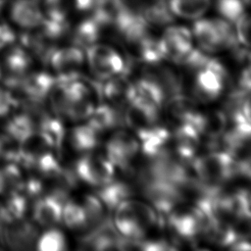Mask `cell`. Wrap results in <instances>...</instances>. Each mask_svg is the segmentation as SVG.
<instances>
[{
	"mask_svg": "<svg viewBox=\"0 0 251 251\" xmlns=\"http://www.w3.org/2000/svg\"><path fill=\"white\" fill-rule=\"evenodd\" d=\"M114 210L113 225L117 231L127 239H143L150 230L162 226L159 215L149 203L129 198Z\"/></svg>",
	"mask_w": 251,
	"mask_h": 251,
	"instance_id": "obj_1",
	"label": "cell"
},
{
	"mask_svg": "<svg viewBox=\"0 0 251 251\" xmlns=\"http://www.w3.org/2000/svg\"><path fill=\"white\" fill-rule=\"evenodd\" d=\"M191 165L205 192L221 189L225 183L237 176L236 161L224 149L210 150L194 158Z\"/></svg>",
	"mask_w": 251,
	"mask_h": 251,
	"instance_id": "obj_2",
	"label": "cell"
},
{
	"mask_svg": "<svg viewBox=\"0 0 251 251\" xmlns=\"http://www.w3.org/2000/svg\"><path fill=\"white\" fill-rule=\"evenodd\" d=\"M195 72L192 87L195 100L209 103L218 99L227 82V72L223 64L211 57L205 66Z\"/></svg>",
	"mask_w": 251,
	"mask_h": 251,
	"instance_id": "obj_3",
	"label": "cell"
},
{
	"mask_svg": "<svg viewBox=\"0 0 251 251\" xmlns=\"http://www.w3.org/2000/svg\"><path fill=\"white\" fill-rule=\"evenodd\" d=\"M85 60L90 72L98 80H106L121 73L128 72V64L116 49L109 45L94 43L85 48Z\"/></svg>",
	"mask_w": 251,
	"mask_h": 251,
	"instance_id": "obj_4",
	"label": "cell"
},
{
	"mask_svg": "<svg viewBox=\"0 0 251 251\" xmlns=\"http://www.w3.org/2000/svg\"><path fill=\"white\" fill-rule=\"evenodd\" d=\"M140 183L143 195L159 215L162 226L166 217L185 201L179 190L169 181L149 178L140 181Z\"/></svg>",
	"mask_w": 251,
	"mask_h": 251,
	"instance_id": "obj_5",
	"label": "cell"
},
{
	"mask_svg": "<svg viewBox=\"0 0 251 251\" xmlns=\"http://www.w3.org/2000/svg\"><path fill=\"white\" fill-rule=\"evenodd\" d=\"M38 238L36 226L23 218H10L6 215L0 224V239L13 250H29Z\"/></svg>",
	"mask_w": 251,
	"mask_h": 251,
	"instance_id": "obj_6",
	"label": "cell"
},
{
	"mask_svg": "<svg viewBox=\"0 0 251 251\" xmlns=\"http://www.w3.org/2000/svg\"><path fill=\"white\" fill-rule=\"evenodd\" d=\"M31 55L22 45H10L0 57V81L8 89L14 88L30 72Z\"/></svg>",
	"mask_w": 251,
	"mask_h": 251,
	"instance_id": "obj_7",
	"label": "cell"
},
{
	"mask_svg": "<svg viewBox=\"0 0 251 251\" xmlns=\"http://www.w3.org/2000/svg\"><path fill=\"white\" fill-rule=\"evenodd\" d=\"M74 171L78 180L97 187L110 182L115 176V166L107 156L91 153L79 158Z\"/></svg>",
	"mask_w": 251,
	"mask_h": 251,
	"instance_id": "obj_8",
	"label": "cell"
},
{
	"mask_svg": "<svg viewBox=\"0 0 251 251\" xmlns=\"http://www.w3.org/2000/svg\"><path fill=\"white\" fill-rule=\"evenodd\" d=\"M164 60L180 65L193 49L192 34L184 26H169L159 39Z\"/></svg>",
	"mask_w": 251,
	"mask_h": 251,
	"instance_id": "obj_9",
	"label": "cell"
},
{
	"mask_svg": "<svg viewBox=\"0 0 251 251\" xmlns=\"http://www.w3.org/2000/svg\"><path fill=\"white\" fill-rule=\"evenodd\" d=\"M139 151L137 137L126 130L116 131L106 143L108 159L115 167L125 171L129 170Z\"/></svg>",
	"mask_w": 251,
	"mask_h": 251,
	"instance_id": "obj_10",
	"label": "cell"
},
{
	"mask_svg": "<svg viewBox=\"0 0 251 251\" xmlns=\"http://www.w3.org/2000/svg\"><path fill=\"white\" fill-rule=\"evenodd\" d=\"M85 60L82 48L75 45L56 48L48 59L55 77L71 80L80 76V69Z\"/></svg>",
	"mask_w": 251,
	"mask_h": 251,
	"instance_id": "obj_11",
	"label": "cell"
},
{
	"mask_svg": "<svg viewBox=\"0 0 251 251\" xmlns=\"http://www.w3.org/2000/svg\"><path fill=\"white\" fill-rule=\"evenodd\" d=\"M106 80L102 84V98L106 99L107 104L119 110H125L136 96L134 81L127 76L126 72Z\"/></svg>",
	"mask_w": 251,
	"mask_h": 251,
	"instance_id": "obj_12",
	"label": "cell"
},
{
	"mask_svg": "<svg viewBox=\"0 0 251 251\" xmlns=\"http://www.w3.org/2000/svg\"><path fill=\"white\" fill-rule=\"evenodd\" d=\"M124 237L117 231L116 227L106 218L96 227L86 231L80 238L81 248L94 250L121 249Z\"/></svg>",
	"mask_w": 251,
	"mask_h": 251,
	"instance_id": "obj_13",
	"label": "cell"
},
{
	"mask_svg": "<svg viewBox=\"0 0 251 251\" xmlns=\"http://www.w3.org/2000/svg\"><path fill=\"white\" fill-rule=\"evenodd\" d=\"M160 110L136 97L124 110L125 124L138 133L158 124Z\"/></svg>",
	"mask_w": 251,
	"mask_h": 251,
	"instance_id": "obj_14",
	"label": "cell"
},
{
	"mask_svg": "<svg viewBox=\"0 0 251 251\" xmlns=\"http://www.w3.org/2000/svg\"><path fill=\"white\" fill-rule=\"evenodd\" d=\"M139 148L142 154L149 160L154 159L171 149V131L160 125H155L143 131L136 133Z\"/></svg>",
	"mask_w": 251,
	"mask_h": 251,
	"instance_id": "obj_15",
	"label": "cell"
},
{
	"mask_svg": "<svg viewBox=\"0 0 251 251\" xmlns=\"http://www.w3.org/2000/svg\"><path fill=\"white\" fill-rule=\"evenodd\" d=\"M9 17L18 27L31 30L41 25L44 13L36 0H13L9 5Z\"/></svg>",
	"mask_w": 251,
	"mask_h": 251,
	"instance_id": "obj_16",
	"label": "cell"
},
{
	"mask_svg": "<svg viewBox=\"0 0 251 251\" xmlns=\"http://www.w3.org/2000/svg\"><path fill=\"white\" fill-rule=\"evenodd\" d=\"M175 153L185 162H192L201 144V135L191 123L175 126L172 133Z\"/></svg>",
	"mask_w": 251,
	"mask_h": 251,
	"instance_id": "obj_17",
	"label": "cell"
},
{
	"mask_svg": "<svg viewBox=\"0 0 251 251\" xmlns=\"http://www.w3.org/2000/svg\"><path fill=\"white\" fill-rule=\"evenodd\" d=\"M65 199L49 193L39 196L32 210V217L35 224L43 227H53L62 222V210Z\"/></svg>",
	"mask_w": 251,
	"mask_h": 251,
	"instance_id": "obj_18",
	"label": "cell"
},
{
	"mask_svg": "<svg viewBox=\"0 0 251 251\" xmlns=\"http://www.w3.org/2000/svg\"><path fill=\"white\" fill-rule=\"evenodd\" d=\"M201 136L209 141L219 140L227 128L228 120L223 110L198 112L192 123Z\"/></svg>",
	"mask_w": 251,
	"mask_h": 251,
	"instance_id": "obj_19",
	"label": "cell"
},
{
	"mask_svg": "<svg viewBox=\"0 0 251 251\" xmlns=\"http://www.w3.org/2000/svg\"><path fill=\"white\" fill-rule=\"evenodd\" d=\"M163 108H165L169 120L175 126L184 123H192L199 112L197 110L196 100L183 94V92L169 97Z\"/></svg>",
	"mask_w": 251,
	"mask_h": 251,
	"instance_id": "obj_20",
	"label": "cell"
},
{
	"mask_svg": "<svg viewBox=\"0 0 251 251\" xmlns=\"http://www.w3.org/2000/svg\"><path fill=\"white\" fill-rule=\"evenodd\" d=\"M193 35L201 50L215 53L223 50L221 36L215 20L200 19L193 24Z\"/></svg>",
	"mask_w": 251,
	"mask_h": 251,
	"instance_id": "obj_21",
	"label": "cell"
},
{
	"mask_svg": "<svg viewBox=\"0 0 251 251\" xmlns=\"http://www.w3.org/2000/svg\"><path fill=\"white\" fill-rule=\"evenodd\" d=\"M87 120V124L100 133L125 124L123 110L107 103L98 104Z\"/></svg>",
	"mask_w": 251,
	"mask_h": 251,
	"instance_id": "obj_22",
	"label": "cell"
},
{
	"mask_svg": "<svg viewBox=\"0 0 251 251\" xmlns=\"http://www.w3.org/2000/svg\"><path fill=\"white\" fill-rule=\"evenodd\" d=\"M133 193L132 187L121 180H111L96 190V195L107 210H114L120 203L129 199Z\"/></svg>",
	"mask_w": 251,
	"mask_h": 251,
	"instance_id": "obj_23",
	"label": "cell"
},
{
	"mask_svg": "<svg viewBox=\"0 0 251 251\" xmlns=\"http://www.w3.org/2000/svg\"><path fill=\"white\" fill-rule=\"evenodd\" d=\"M103 26L94 19L93 16L80 22L72 33L73 45L80 48H87L88 46L97 43L101 36Z\"/></svg>",
	"mask_w": 251,
	"mask_h": 251,
	"instance_id": "obj_24",
	"label": "cell"
},
{
	"mask_svg": "<svg viewBox=\"0 0 251 251\" xmlns=\"http://www.w3.org/2000/svg\"><path fill=\"white\" fill-rule=\"evenodd\" d=\"M134 85L136 97L154 106L160 111L163 109L166 96L161 86L155 80L146 75H141V77L134 81Z\"/></svg>",
	"mask_w": 251,
	"mask_h": 251,
	"instance_id": "obj_25",
	"label": "cell"
},
{
	"mask_svg": "<svg viewBox=\"0 0 251 251\" xmlns=\"http://www.w3.org/2000/svg\"><path fill=\"white\" fill-rule=\"evenodd\" d=\"M100 132L88 124L75 126L70 132V143L78 152H90L99 143Z\"/></svg>",
	"mask_w": 251,
	"mask_h": 251,
	"instance_id": "obj_26",
	"label": "cell"
},
{
	"mask_svg": "<svg viewBox=\"0 0 251 251\" xmlns=\"http://www.w3.org/2000/svg\"><path fill=\"white\" fill-rule=\"evenodd\" d=\"M25 179L15 162L0 167V196L6 197L15 192H22Z\"/></svg>",
	"mask_w": 251,
	"mask_h": 251,
	"instance_id": "obj_27",
	"label": "cell"
},
{
	"mask_svg": "<svg viewBox=\"0 0 251 251\" xmlns=\"http://www.w3.org/2000/svg\"><path fill=\"white\" fill-rule=\"evenodd\" d=\"M143 18L151 25L163 26L174 22V15L165 0H154L139 8Z\"/></svg>",
	"mask_w": 251,
	"mask_h": 251,
	"instance_id": "obj_28",
	"label": "cell"
},
{
	"mask_svg": "<svg viewBox=\"0 0 251 251\" xmlns=\"http://www.w3.org/2000/svg\"><path fill=\"white\" fill-rule=\"evenodd\" d=\"M210 5L211 0H169L168 2L173 15L188 20L200 18Z\"/></svg>",
	"mask_w": 251,
	"mask_h": 251,
	"instance_id": "obj_29",
	"label": "cell"
},
{
	"mask_svg": "<svg viewBox=\"0 0 251 251\" xmlns=\"http://www.w3.org/2000/svg\"><path fill=\"white\" fill-rule=\"evenodd\" d=\"M126 5V0H98L93 8L92 16L104 28L113 25Z\"/></svg>",
	"mask_w": 251,
	"mask_h": 251,
	"instance_id": "obj_30",
	"label": "cell"
},
{
	"mask_svg": "<svg viewBox=\"0 0 251 251\" xmlns=\"http://www.w3.org/2000/svg\"><path fill=\"white\" fill-rule=\"evenodd\" d=\"M80 205L82 206L86 221V229L84 232L96 227L107 218L105 214L107 209L96 194L84 195Z\"/></svg>",
	"mask_w": 251,
	"mask_h": 251,
	"instance_id": "obj_31",
	"label": "cell"
},
{
	"mask_svg": "<svg viewBox=\"0 0 251 251\" xmlns=\"http://www.w3.org/2000/svg\"><path fill=\"white\" fill-rule=\"evenodd\" d=\"M62 222L72 230L85 231V215L80 203L67 199L63 205Z\"/></svg>",
	"mask_w": 251,
	"mask_h": 251,
	"instance_id": "obj_32",
	"label": "cell"
},
{
	"mask_svg": "<svg viewBox=\"0 0 251 251\" xmlns=\"http://www.w3.org/2000/svg\"><path fill=\"white\" fill-rule=\"evenodd\" d=\"M35 246L40 251H63L67 249V239L60 229L55 226L48 227L46 231L38 235Z\"/></svg>",
	"mask_w": 251,
	"mask_h": 251,
	"instance_id": "obj_33",
	"label": "cell"
},
{
	"mask_svg": "<svg viewBox=\"0 0 251 251\" xmlns=\"http://www.w3.org/2000/svg\"><path fill=\"white\" fill-rule=\"evenodd\" d=\"M244 7L241 0H216V8L220 15L231 24L244 13Z\"/></svg>",
	"mask_w": 251,
	"mask_h": 251,
	"instance_id": "obj_34",
	"label": "cell"
},
{
	"mask_svg": "<svg viewBox=\"0 0 251 251\" xmlns=\"http://www.w3.org/2000/svg\"><path fill=\"white\" fill-rule=\"evenodd\" d=\"M235 35L236 38L242 46L249 47V25H250V17L247 13H243L235 21Z\"/></svg>",
	"mask_w": 251,
	"mask_h": 251,
	"instance_id": "obj_35",
	"label": "cell"
},
{
	"mask_svg": "<svg viewBox=\"0 0 251 251\" xmlns=\"http://www.w3.org/2000/svg\"><path fill=\"white\" fill-rule=\"evenodd\" d=\"M16 105L11 91L0 84V118L8 116Z\"/></svg>",
	"mask_w": 251,
	"mask_h": 251,
	"instance_id": "obj_36",
	"label": "cell"
},
{
	"mask_svg": "<svg viewBox=\"0 0 251 251\" xmlns=\"http://www.w3.org/2000/svg\"><path fill=\"white\" fill-rule=\"evenodd\" d=\"M15 40L16 34L14 29L9 25L0 22V50L14 44Z\"/></svg>",
	"mask_w": 251,
	"mask_h": 251,
	"instance_id": "obj_37",
	"label": "cell"
},
{
	"mask_svg": "<svg viewBox=\"0 0 251 251\" xmlns=\"http://www.w3.org/2000/svg\"><path fill=\"white\" fill-rule=\"evenodd\" d=\"M98 0H75V5L79 11L93 10Z\"/></svg>",
	"mask_w": 251,
	"mask_h": 251,
	"instance_id": "obj_38",
	"label": "cell"
},
{
	"mask_svg": "<svg viewBox=\"0 0 251 251\" xmlns=\"http://www.w3.org/2000/svg\"><path fill=\"white\" fill-rule=\"evenodd\" d=\"M4 217H5V210H4L3 205L0 203V224L2 223Z\"/></svg>",
	"mask_w": 251,
	"mask_h": 251,
	"instance_id": "obj_39",
	"label": "cell"
},
{
	"mask_svg": "<svg viewBox=\"0 0 251 251\" xmlns=\"http://www.w3.org/2000/svg\"><path fill=\"white\" fill-rule=\"evenodd\" d=\"M7 8V0H0V13Z\"/></svg>",
	"mask_w": 251,
	"mask_h": 251,
	"instance_id": "obj_40",
	"label": "cell"
},
{
	"mask_svg": "<svg viewBox=\"0 0 251 251\" xmlns=\"http://www.w3.org/2000/svg\"><path fill=\"white\" fill-rule=\"evenodd\" d=\"M241 1H242V3L244 4L245 7H248L249 4H250V0H241Z\"/></svg>",
	"mask_w": 251,
	"mask_h": 251,
	"instance_id": "obj_41",
	"label": "cell"
},
{
	"mask_svg": "<svg viewBox=\"0 0 251 251\" xmlns=\"http://www.w3.org/2000/svg\"><path fill=\"white\" fill-rule=\"evenodd\" d=\"M36 1H39V0H36Z\"/></svg>",
	"mask_w": 251,
	"mask_h": 251,
	"instance_id": "obj_42",
	"label": "cell"
}]
</instances>
